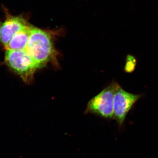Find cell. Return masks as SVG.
Instances as JSON below:
<instances>
[{
    "label": "cell",
    "instance_id": "4",
    "mask_svg": "<svg viewBox=\"0 0 158 158\" xmlns=\"http://www.w3.org/2000/svg\"><path fill=\"white\" fill-rule=\"evenodd\" d=\"M141 96L127 92L117 84L114 94L113 118L119 126L123 124L127 113Z\"/></svg>",
    "mask_w": 158,
    "mask_h": 158
},
{
    "label": "cell",
    "instance_id": "7",
    "mask_svg": "<svg viewBox=\"0 0 158 158\" xmlns=\"http://www.w3.org/2000/svg\"><path fill=\"white\" fill-rule=\"evenodd\" d=\"M127 62L126 65V70L128 72H131L135 69L136 65V60L132 56L127 57Z\"/></svg>",
    "mask_w": 158,
    "mask_h": 158
},
{
    "label": "cell",
    "instance_id": "2",
    "mask_svg": "<svg viewBox=\"0 0 158 158\" xmlns=\"http://www.w3.org/2000/svg\"><path fill=\"white\" fill-rule=\"evenodd\" d=\"M5 61L7 65L25 81H28L35 71L40 68L25 50H7Z\"/></svg>",
    "mask_w": 158,
    "mask_h": 158
},
{
    "label": "cell",
    "instance_id": "1",
    "mask_svg": "<svg viewBox=\"0 0 158 158\" xmlns=\"http://www.w3.org/2000/svg\"><path fill=\"white\" fill-rule=\"evenodd\" d=\"M26 51L40 67L48 62L58 64L53 35L49 31L32 26Z\"/></svg>",
    "mask_w": 158,
    "mask_h": 158
},
{
    "label": "cell",
    "instance_id": "6",
    "mask_svg": "<svg viewBox=\"0 0 158 158\" xmlns=\"http://www.w3.org/2000/svg\"><path fill=\"white\" fill-rule=\"evenodd\" d=\"M32 26L27 25L16 33L5 48L7 50H25Z\"/></svg>",
    "mask_w": 158,
    "mask_h": 158
},
{
    "label": "cell",
    "instance_id": "3",
    "mask_svg": "<svg viewBox=\"0 0 158 158\" xmlns=\"http://www.w3.org/2000/svg\"><path fill=\"white\" fill-rule=\"evenodd\" d=\"M117 84L113 83L88 102L86 112L105 118H113L114 94Z\"/></svg>",
    "mask_w": 158,
    "mask_h": 158
},
{
    "label": "cell",
    "instance_id": "5",
    "mask_svg": "<svg viewBox=\"0 0 158 158\" xmlns=\"http://www.w3.org/2000/svg\"><path fill=\"white\" fill-rule=\"evenodd\" d=\"M25 20L19 16H10L0 23V42L6 46L15 34L27 25Z\"/></svg>",
    "mask_w": 158,
    "mask_h": 158
}]
</instances>
